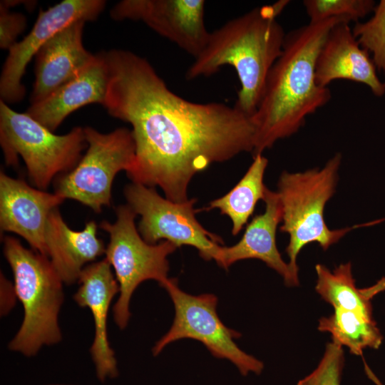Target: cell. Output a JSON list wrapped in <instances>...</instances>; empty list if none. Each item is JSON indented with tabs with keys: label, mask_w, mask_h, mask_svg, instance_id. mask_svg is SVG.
<instances>
[{
	"label": "cell",
	"mask_w": 385,
	"mask_h": 385,
	"mask_svg": "<svg viewBox=\"0 0 385 385\" xmlns=\"http://www.w3.org/2000/svg\"><path fill=\"white\" fill-rule=\"evenodd\" d=\"M344 364L342 346L333 342H329L317 368L299 380L297 385H341Z\"/></svg>",
	"instance_id": "25"
},
{
	"label": "cell",
	"mask_w": 385,
	"mask_h": 385,
	"mask_svg": "<svg viewBox=\"0 0 385 385\" xmlns=\"http://www.w3.org/2000/svg\"><path fill=\"white\" fill-rule=\"evenodd\" d=\"M317 275L316 292L334 309L356 312L372 318L371 299H366L357 289L350 262L341 264L333 271L326 266H315Z\"/></svg>",
	"instance_id": "22"
},
{
	"label": "cell",
	"mask_w": 385,
	"mask_h": 385,
	"mask_svg": "<svg viewBox=\"0 0 385 385\" xmlns=\"http://www.w3.org/2000/svg\"><path fill=\"white\" fill-rule=\"evenodd\" d=\"M3 242L17 298L24 308L23 321L8 348L33 356L43 346L61 341L58 317L63 302L64 283L48 257L26 248L11 236L4 237Z\"/></svg>",
	"instance_id": "4"
},
{
	"label": "cell",
	"mask_w": 385,
	"mask_h": 385,
	"mask_svg": "<svg viewBox=\"0 0 385 385\" xmlns=\"http://www.w3.org/2000/svg\"><path fill=\"white\" fill-rule=\"evenodd\" d=\"M341 161V154L337 153L322 169L284 171L279 177L277 192L282 209L279 230L289 235L288 265L298 280L297 259L304 246L317 242L327 250L355 227L331 230L324 217L325 205L336 191Z\"/></svg>",
	"instance_id": "5"
},
{
	"label": "cell",
	"mask_w": 385,
	"mask_h": 385,
	"mask_svg": "<svg viewBox=\"0 0 385 385\" xmlns=\"http://www.w3.org/2000/svg\"><path fill=\"white\" fill-rule=\"evenodd\" d=\"M128 205L140 216L138 232L143 240L156 244L169 241L178 247H195L205 260H217L221 238L205 230L197 221L195 198L175 202L160 196L153 188L134 183L125 188Z\"/></svg>",
	"instance_id": "10"
},
{
	"label": "cell",
	"mask_w": 385,
	"mask_h": 385,
	"mask_svg": "<svg viewBox=\"0 0 385 385\" xmlns=\"http://www.w3.org/2000/svg\"><path fill=\"white\" fill-rule=\"evenodd\" d=\"M78 282L73 299L92 314L94 337L90 352L98 379L105 381L118 375L115 353L108 340L107 322L110 305L120 291L119 284L106 258L86 266Z\"/></svg>",
	"instance_id": "14"
},
{
	"label": "cell",
	"mask_w": 385,
	"mask_h": 385,
	"mask_svg": "<svg viewBox=\"0 0 385 385\" xmlns=\"http://www.w3.org/2000/svg\"><path fill=\"white\" fill-rule=\"evenodd\" d=\"M374 11L369 20L355 24L352 33L359 45L372 53L374 65L385 71V0Z\"/></svg>",
	"instance_id": "24"
},
{
	"label": "cell",
	"mask_w": 385,
	"mask_h": 385,
	"mask_svg": "<svg viewBox=\"0 0 385 385\" xmlns=\"http://www.w3.org/2000/svg\"><path fill=\"white\" fill-rule=\"evenodd\" d=\"M105 53L109 79L103 106L132 127L135 154L126 174L133 183L158 186L167 199L184 202L196 173L253 153V115L235 106L188 101L145 58L123 49Z\"/></svg>",
	"instance_id": "1"
},
{
	"label": "cell",
	"mask_w": 385,
	"mask_h": 385,
	"mask_svg": "<svg viewBox=\"0 0 385 385\" xmlns=\"http://www.w3.org/2000/svg\"><path fill=\"white\" fill-rule=\"evenodd\" d=\"M49 385H68V384H49Z\"/></svg>",
	"instance_id": "29"
},
{
	"label": "cell",
	"mask_w": 385,
	"mask_h": 385,
	"mask_svg": "<svg viewBox=\"0 0 385 385\" xmlns=\"http://www.w3.org/2000/svg\"><path fill=\"white\" fill-rule=\"evenodd\" d=\"M47 257L64 284L78 282L88 263L105 253L103 241L97 237V225L86 223L81 231L69 228L58 207L48 218L45 235Z\"/></svg>",
	"instance_id": "19"
},
{
	"label": "cell",
	"mask_w": 385,
	"mask_h": 385,
	"mask_svg": "<svg viewBox=\"0 0 385 385\" xmlns=\"http://www.w3.org/2000/svg\"><path fill=\"white\" fill-rule=\"evenodd\" d=\"M339 22L344 21L332 18L309 22L286 34L282 53L269 73L253 115V156L296 133L307 115L330 100L329 89L316 81L315 66L329 32Z\"/></svg>",
	"instance_id": "2"
},
{
	"label": "cell",
	"mask_w": 385,
	"mask_h": 385,
	"mask_svg": "<svg viewBox=\"0 0 385 385\" xmlns=\"http://www.w3.org/2000/svg\"><path fill=\"white\" fill-rule=\"evenodd\" d=\"M268 164L262 154L254 155L247 171L238 183L225 195L210 202L207 210L218 209L232 222V233L237 235L253 214L260 200H263L267 188L263 183Z\"/></svg>",
	"instance_id": "20"
},
{
	"label": "cell",
	"mask_w": 385,
	"mask_h": 385,
	"mask_svg": "<svg viewBox=\"0 0 385 385\" xmlns=\"http://www.w3.org/2000/svg\"><path fill=\"white\" fill-rule=\"evenodd\" d=\"M86 21H74L52 36L35 56L31 103L39 102L74 78L93 58L83 44Z\"/></svg>",
	"instance_id": "15"
},
{
	"label": "cell",
	"mask_w": 385,
	"mask_h": 385,
	"mask_svg": "<svg viewBox=\"0 0 385 385\" xmlns=\"http://www.w3.org/2000/svg\"><path fill=\"white\" fill-rule=\"evenodd\" d=\"M161 286L172 299L175 318L169 331L153 346V355L160 354L173 342L190 338L201 342L214 356L230 360L244 376L250 371L257 374L262 372V362L238 347L234 339L240 334L225 326L218 317L215 295L185 293L178 287L175 279L168 278Z\"/></svg>",
	"instance_id": "9"
},
{
	"label": "cell",
	"mask_w": 385,
	"mask_h": 385,
	"mask_svg": "<svg viewBox=\"0 0 385 385\" xmlns=\"http://www.w3.org/2000/svg\"><path fill=\"white\" fill-rule=\"evenodd\" d=\"M26 19L20 13H14L0 4V47L8 49L17 41L16 38L25 29Z\"/></svg>",
	"instance_id": "26"
},
{
	"label": "cell",
	"mask_w": 385,
	"mask_h": 385,
	"mask_svg": "<svg viewBox=\"0 0 385 385\" xmlns=\"http://www.w3.org/2000/svg\"><path fill=\"white\" fill-rule=\"evenodd\" d=\"M56 193L0 173V227L23 237L32 250L47 257L45 235L51 212L64 201Z\"/></svg>",
	"instance_id": "13"
},
{
	"label": "cell",
	"mask_w": 385,
	"mask_h": 385,
	"mask_svg": "<svg viewBox=\"0 0 385 385\" xmlns=\"http://www.w3.org/2000/svg\"><path fill=\"white\" fill-rule=\"evenodd\" d=\"M374 66L349 24L339 22L330 30L318 54L316 81L325 88L337 79L349 80L366 84L374 95L381 96L385 87L378 78Z\"/></svg>",
	"instance_id": "17"
},
{
	"label": "cell",
	"mask_w": 385,
	"mask_h": 385,
	"mask_svg": "<svg viewBox=\"0 0 385 385\" xmlns=\"http://www.w3.org/2000/svg\"><path fill=\"white\" fill-rule=\"evenodd\" d=\"M384 87H385V83H384Z\"/></svg>",
	"instance_id": "30"
},
{
	"label": "cell",
	"mask_w": 385,
	"mask_h": 385,
	"mask_svg": "<svg viewBox=\"0 0 385 385\" xmlns=\"http://www.w3.org/2000/svg\"><path fill=\"white\" fill-rule=\"evenodd\" d=\"M289 2L280 0L255 8L210 32L188 68L186 79L210 76L224 66H232L240 83L234 106L253 115L269 73L282 51L286 34L277 19Z\"/></svg>",
	"instance_id": "3"
},
{
	"label": "cell",
	"mask_w": 385,
	"mask_h": 385,
	"mask_svg": "<svg viewBox=\"0 0 385 385\" xmlns=\"http://www.w3.org/2000/svg\"><path fill=\"white\" fill-rule=\"evenodd\" d=\"M263 200L265 212L252 218L237 244L221 247L216 262L227 269L239 260L258 259L279 273L286 285L297 286L299 280L293 277L288 263L282 258L276 245L277 228L282 219L278 193L267 188Z\"/></svg>",
	"instance_id": "18"
},
{
	"label": "cell",
	"mask_w": 385,
	"mask_h": 385,
	"mask_svg": "<svg viewBox=\"0 0 385 385\" xmlns=\"http://www.w3.org/2000/svg\"><path fill=\"white\" fill-rule=\"evenodd\" d=\"M202 0H123L111 10L112 19L141 21L194 58L210 36Z\"/></svg>",
	"instance_id": "12"
},
{
	"label": "cell",
	"mask_w": 385,
	"mask_h": 385,
	"mask_svg": "<svg viewBox=\"0 0 385 385\" xmlns=\"http://www.w3.org/2000/svg\"><path fill=\"white\" fill-rule=\"evenodd\" d=\"M303 4L311 23L332 18L357 23L374 9L371 0H305Z\"/></svg>",
	"instance_id": "23"
},
{
	"label": "cell",
	"mask_w": 385,
	"mask_h": 385,
	"mask_svg": "<svg viewBox=\"0 0 385 385\" xmlns=\"http://www.w3.org/2000/svg\"><path fill=\"white\" fill-rule=\"evenodd\" d=\"M318 329L330 333L333 342L347 346L356 355L366 348H378L383 339L373 318L342 309H334L332 315L322 317Z\"/></svg>",
	"instance_id": "21"
},
{
	"label": "cell",
	"mask_w": 385,
	"mask_h": 385,
	"mask_svg": "<svg viewBox=\"0 0 385 385\" xmlns=\"http://www.w3.org/2000/svg\"><path fill=\"white\" fill-rule=\"evenodd\" d=\"M113 223L103 221L100 227L109 234L106 259L115 272L119 296L113 306V318L121 329L128 325L133 293L143 282L153 279L161 285L168 278L167 257L177 246L163 240L150 244L141 237L135 225V212L128 205H120Z\"/></svg>",
	"instance_id": "7"
},
{
	"label": "cell",
	"mask_w": 385,
	"mask_h": 385,
	"mask_svg": "<svg viewBox=\"0 0 385 385\" xmlns=\"http://www.w3.org/2000/svg\"><path fill=\"white\" fill-rule=\"evenodd\" d=\"M385 290V277H382L375 284L360 289L361 293L368 299H371L374 296Z\"/></svg>",
	"instance_id": "28"
},
{
	"label": "cell",
	"mask_w": 385,
	"mask_h": 385,
	"mask_svg": "<svg viewBox=\"0 0 385 385\" xmlns=\"http://www.w3.org/2000/svg\"><path fill=\"white\" fill-rule=\"evenodd\" d=\"M17 295L14 283L1 273L0 278V312L1 315H6L14 307Z\"/></svg>",
	"instance_id": "27"
},
{
	"label": "cell",
	"mask_w": 385,
	"mask_h": 385,
	"mask_svg": "<svg viewBox=\"0 0 385 385\" xmlns=\"http://www.w3.org/2000/svg\"><path fill=\"white\" fill-rule=\"evenodd\" d=\"M0 143L8 165L23 159L37 189L45 190L57 175L73 170L88 146L84 128L56 135L26 113L14 111L0 101Z\"/></svg>",
	"instance_id": "6"
},
{
	"label": "cell",
	"mask_w": 385,
	"mask_h": 385,
	"mask_svg": "<svg viewBox=\"0 0 385 385\" xmlns=\"http://www.w3.org/2000/svg\"><path fill=\"white\" fill-rule=\"evenodd\" d=\"M83 128L87 151L73 170L57 178L55 193L100 212L103 206L111 205L115 176L130 169L135 146L131 130L126 128L108 133L91 127Z\"/></svg>",
	"instance_id": "8"
},
{
	"label": "cell",
	"mask_w": 385,
	"mask_h": 385,
	"mask_svg": "<svg viewBox=\"0 0 385 385\" xmlns=\"http://www.w3.org/2000/svg\"><path fill=\"white\" fill-rule=\"evenodd\" d=\"M109 79L105 52L91 61L72 79L42 101L31 104L26 113L54 132L76 109L89 103H104Z\"/></svg>",
	"instance_id": "16"
},
{
	"label": "cell",
	"mask_w": 385,
	"mask_h": 385,
	"mask_svg": "<svg viewBox=\"0 0 385 385\" xmlns=\"http://www.w3.org/2000/svg\"><path fill=\"white\" fill-rule=\"evenodd\" d=\"M105 6L103 0H63L41 9L31 31L9 50L0 76L1 101L7 104L21 101L26 92L21 82L26 68L43 44L74 21H95Z\"/></svg>",
	"instance_id": "11"
}]
</instances>
